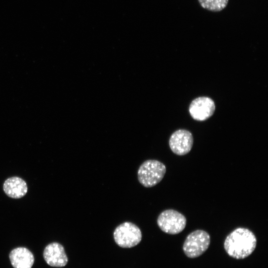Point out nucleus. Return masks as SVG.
I'll use <instances>...</instances> for the list:
<instances>
[{"mask_svg":"<svg viewBox=\"0 0 268 268\" xmlns=\"http://www.w3.org/2000/svg\"><path fill=\"white\" fill-rule=\"evenodd\" d=\"M256 245L257 238L250 230L238 227L227 236L224 248L229 256L236 259H243L254 252Z\"/></svg>","mask_w":268,"mask_h":268,"instance_id":"obj_1","label":"nucleus"},{"mask_svg":"<svg viewBox=\"0 0 268 268\" xmlns=\"http://www.w3.org/2000/svg\"><path fill=\"white\" fill-rule=\"evenodd\" d=\"M166 171V166L161 162L153 159L147 160L138 169V180L146 188L152 187L162 180Z\"/></svg>","mask_w":268,"mask_h":268,"instance_id":"obj_2","label":"nucleus"},{"mask_svg":"<svg viewBox=\"0 0 268 268\" xmlns=\"http://www.w3.org/2000/svg\"><path fill=\"white\" fill-rule=\"evenodd\" d=\"M210 243L209 234L203 230H196L186 237L183 246L185 254L190 258H197L208 249Z\"/></svg>","mask_w":268,"mask_h":268,"instance_id":"obj_3","label":"nucleus"},{"mask_svg":"<svg viewBox=\"0 0 268 268\" xmlns=\"http://www.w3.org/2000/svg\"><path fill=\"white\" fill-rule=\"evenodd\" d=\"M113 237L116 243L120 247L130 248L138 244L142 234L139 228L131 222H124L115 229Z\"/></svg>","mask_w":268,"mask_h":268,"instance_id":"obj_4","label":"nucleus"},{"mask_svg":"<svg viewBox=\"0 0 268 268\" xmlns=\"http://www.w3.org/2000/svg\"><path fill=\"white\" fill-rule=\"evenodd\" d=\"M186 217L179 211L172 209L163 211L158 216L157 223L160 229L169 234H177L185 228Z\"/></svg>","mask_w":268,"mask_h":268,"instance_id":"obj_5","label":"nucleus"},{"mask_svg":"<svg viewBox=\"0 0 268 268\" xmlns=\"http://www.w3.org/2000/svg\"><path fill=\"white\" fill-rule=\"evenodd\" d=\"M193 136L189 131L181 129L171 135L169 144L172 151L178 155H184L191 150L193 145Z\"/></svg>","mask_w":268,"mask_h":268,"instance_id":"obj_6","label":"nucleus"},{"mask_svg":"<svg viewBox=\"0 0 268 268\" xmlns=\"http://www.w3.org/2000/svg\"><path fill=\"white\" fill-rule=\"evenodd\" d=\"M215 109V104L212 99L203 96L192 101L189 106V112L194 120L203 121L212 116Z\"/></svg>","mask_w":268,"mask_h":268,"instance_id":"obj_7","label":"nucleus"},{"mask_svg":"<svg viewBox=\"0 0 268 268\" xmlns=\"http://www.w3.org/2000/svg\"><path fill=\"white\" fill-rule=\"evenodd\" d=\"M43 258L48 265L54 267H65L68 262L64 247L58 242H52L46 246Z\"/></svg>","mask_w":268,"mask_h":268,"instance_id":"obj_8","label":"nucleus"},{"mask_svg":"<svg viewBox=\"0 0 268 268\" xmlns=\"http://www.w3.org/2000/svg\"><path fill=\"white\" fill-rule=\"evenodd\" d=\"M9 258L14 268H31L34 262L33 254L25 247L13 249L9 254Z\"/></svg>","mask_w":268,"mask_h":268,"instance_id":"obj_9","label":"nucleus"},{"mask_svg":"<svg viewBox=\"0 0 268 268\" xmlns=\"http://www.w3.org/2000/svg\"><path fill=\"white\" fill-rule=\"evenodd\" d=\"M5 194L13 199H19L27 193L28 187L25 181L18 177H12L7 179L3 185Z\"/></svg>","mask_w":268,"mask_h":268,"instance_id":"obj_10","label":"nucleus"},{"mask_svg":"<svg viewBox=\"0 0 268 268\" xmlns=\"http://www.w3.org/2000/svg\"><path fill=\"white\" fill-rule=\"evenodd\" d=\"M198 1L203 8L212 12H219L227 6L229 0H198Z\"/></svg>","mask_w":268,"mask_h":268,"instance_id":"obj_11","label":"nucleus"}]
</instances>
